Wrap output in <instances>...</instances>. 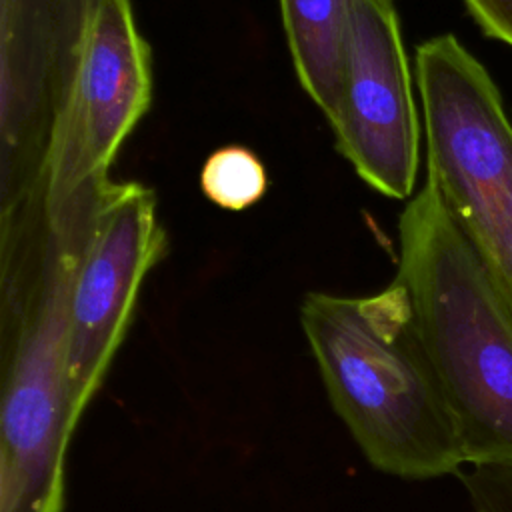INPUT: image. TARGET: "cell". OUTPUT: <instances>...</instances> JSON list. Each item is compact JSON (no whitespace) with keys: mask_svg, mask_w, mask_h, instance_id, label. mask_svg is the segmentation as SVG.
Here are the masks:
<instances>
[{"mask_svg":"<svg viewBox=\"0 0 512 512\" xmlns=\"http://www.w3.org/2000/svg\"><path fill=\"white\" fill-rule=\"evenodd\" d=\"M354 0H280L296 76L324 112L334 114Z\"/></svg>","mask_w":512,"mask_h":512,"instance_id":"9","label":"cell"},{"mask_svg":"<svg viewBox=\"0 0 512 512\" xmlns=\"http://www.w3.org/2000/svg\"><path fill=\"white\" fill-rule=\"evenodd\" d=\"M110 178L0 216V512H62L76 272Z\"/></svg>","mask_w":512,"mask_h":512,"instance_id":"1","label":"cell"},{"mask_svg":"<svg viewBox=\"0 0 512 512\" xmlns=\"http://www.w3.org/2000/svg\"><path fill=\"white\" fill-rule=\"evenodd\" d=\"M476 512H512V464H482L462 472Z\"/></svg>","mask_w":512,"mask_h":512,"instance_id":"11","label":"cell"},{"mask_svg":"<svg viewBox=\"0 0 512 512\" xmlns=\"http://www.w3.org/2000/svg\"><path fill=\"white\" fill-rule=\"evenodd\" d=\"M300 324L334 410L376 470L426 480L466 466L454 414L396 278L370 296L310 292Z\"/></svg>","mask_w":512,"mask_h":512,"instance_id":"2","label":"cell"},{"mask_svg":"<svg viewBox=\"0 0 512 512\" xmlns=\"http://www.w3.org/2000/svg\"><path fill=\"white\" fill-rule=\"evenodd\" d=\"M92 0H0V216L44 190Z\"/></svg>","mask_w":512,"mask_h":512,"instance_id":"5","label":"cell"},{"mask_svg":"<svg viewBox=\"0 0 512 512\" xmlns=\"http://www.w3.org/2000/svg\"><path fill=\"white\" fill-rule=\"evenodd\" d=\"M152 100L150 46L130 0H92L74 82L46 162V200L108 180V170Z\"/></svg>","mask_w":512,"mask_h":512,"instance_id":"6","label":"cell"},{"mask_svg":"<svg viewBox=\"0 0 512 512\" xmlns=\"http://www.w3.org/2000/svg\"><path fill=\"white\" fill-rule=\"evenodd\" d=\"M164 250L166 232L154 190L140 182L110 180L72 294L68 388L76 424L128 330L144 278Z\"/></svg>","mask_w":512,"mask_h":512,"instance_id":"8","label":"cell"},{"mask_svg":"<svg viewBox=\"0 0 512 512\" xmlns=\"http://www.w3.org/2000/svg\"><path fill=\"white\" fill-rule=\"evenodd\" d=\"M202 194L216 206L240 212L256 204L268 188L262 160L246 146H222L214 150L200 172Z\"/></svg>","mask_w":512,"mask_h":512,"instance_id":"10","label":"cell"},{"mask_svg":"<svg viewBox=\"0 0 512 512\" xmlns=\"http://www.w3.org/2000/svg\"><path fill=\"white\" fill-rule=\"evenodd\" d=\"M398 274L466 466L512 464V310L430 180L398 222Z\"/></svg>","mask_w":512,"mask_h":512,"instance_id":"3","label":"cell"},{"mask_svg":"<svg viewBox=\"0 0 512 512\" xmlns=\"http://www.w3.org/2000/svg\"><path fill=\"white\" fill-rule=\"evenodd\" d=\"M426 180L512 310V122L488 70L452 34L416 48Z\"/></svg>","mask_w":512,"mask_h":512,"instance_id":"4","label":"cell"},{"mask_svg":"<svg viewBox=\"0 0 512 512\" xmlns=\"http://www.w3.org/2000/svg\"><path fill=\"white\" fill-rule=\"evenodd\" d=\"M340 154L384 196L406 200L420 162V122L392 0H354L340 88L328 118Z\"/></svg>","mask_w":512,"mask_h":512,"instance_id":"7","label":"cell"},{"mask_svg":"<svg viewBox=\"0 0 512 512\" xmlns=\"http://www.w3.org/2000/svg\"><path fill=\"white\" fill-rule=\"evenodd\" d=\"M476 24L492 38L512 46V0H462Z\"/></svg>","mask_w":512,"mask_h":512,"instance_id":"12","label":"cell"}]
</instances>
